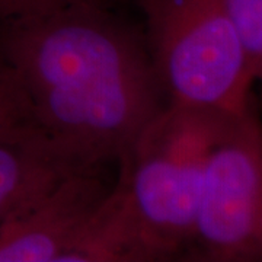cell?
<instances>
[{"instance_id": "cell-1", "label": "cell", "mask_w": 262, "mask_h": 262, "mask_svg": "<svg viewBox=\"0 0 262 262\" xmlns=\"http://www.w3.org/2000/svg\"><path fill=\"white\" fill-rule=\"evenodd\" d=\"M32 120L86 166L125 158L163 110L149 51L98 0L0 19Z\"/></svg>"}, {"instance_id": "cell-2", "label": "cell", "mask_w": 262, "mask_h": 262, "mask_svg": "<svg viewBox=\"0 0 262 262\" xmlns=\"http://www.w3.org/2000/svg\"><path fill=\"white\" fill-rule=\"evenodd\" d=\"M232 120L170 103L144 127L121 159L120 178L162 259L194 239L208 159Z\"/></svg>"}, {"instance_id": "cell-3", "label": "cell", "mask_w": 262, "mask_h": 262, "mask_svg": "<svg viewBox=\"0 0 262 262\" xmlns=\"http://www.w3.org/2000/svg\"><path fill=\"white\" fill-rule=\"evenodd\" d=\"M150 58L172 105L239 118L251 113L252 72L226 0H140Z\"/></svg>"}, {"instance_id": "cell-4", "label": "cell", "mask_w": 262, "mask_h": 262, "mask_svg": "<svg viewBox=\"0 0 262 262\" xmlns=\"http://www.w3.org/2000/svg\"><path fill=\"white\" fill-rule=\"evenodd\" d=\"M210 261H262V125L233 118L208 159L194 239Z\"/></svg>"}, {"instance_id": "cell-5", "label": "cell", "mask_w": 262, "mask_h": 262, "mask_svg": "<svg viewBox=\"0 0 262 262\" xmlns=\"http://www.w3.org/2000/svg\"><path fill=\"white\" fill-rule=\"evenodd\" d=\"M99 168L76 170L35 203L0 222V262H60L110 188Z\"/></svg>"}, {"instance_id": "cell-6", "label": "cell", "mask_w": 262, "mask_h": 262, "mask_svg": "<svg viewBox=\"0 0 262 262\" xmlns=\"http://www.w3.org/2000/svg\"><path fill=\"white\" fill-rule=\"evenodd\" d=\"M35 122L0 130V222L27 208L80 169H88Z\"/></svg>"}, {"instance_id": "cell-7", "label": "cell", "mask_w": 262, "mask_h": 262, "mask_svg": "<svg viewBox=\"0 0 262 262\" xmlns=\"http://www.w3.org/2000/svg\"><path fill=\"white\" fill-rule=\"evenodd\" d=\"M158 249L141 226L120 178L80 227L60 262L158 261Z\"/></svg>"}, {"instance_id": "cell-8", "label": "cell", "mask_w": 262, "mask_h": 262, "mask_svg": "<svg viewBox=\"0 0 262 262\" xmlns=\"http://www.w3.org/2000/svg\"><path fill=\"white\" fill-rule=\"evenodd\" d=\"M255 83L262 88V0H226Z\"/></svg>"}, {"instance_id": "cell-9", "label": "cell", "mask_w": 262, "mask_h": 262, "mask_svg": "<svg viewBox=\"0 0 262 262\" xmlns=\"http://www.w3.org/2000/svg\"><path fill=\"white\" fill-rule=\"evenodd\" d=\"M22 122H35L24 92L9 64L0 53V130Z\"/></svg>"}, {"instance_id": "cell-10", "label": "cell", "mask_w": 262, "mask_h": 262, "mask_svg": "<svg viewBox=\"0 0 262 262\" xmlns=\"http://www.w3.org/2000/svg\"><path fill=\"white\" fill-rule=\"evenodd\" d=\"M70 0H0V19L39 13Z\"/></svg>"}]
</instances>
